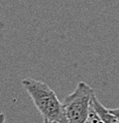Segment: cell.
<instances>
[{
    "label": "cell",
    "mask_w": 119,
    "mask_h": 123,
    "mask_svg": "<svg viewBox=\"0 0 119 123\" xmlns=\"http://www.w3.org/2000/svg\"><path fill=\"white\" fill-rule=\"evenodd\" d=\"M22 84L44 119L60 122L65 117L62 103L46 83L27 78L22 80Z\"/></svg>",
    "instance_id": "cell-1"
},
{
    "label": "cell",
    "mask_w": 119,
    "mask_h": 123,
    "mask_svg": "<svg viewBox=\"0 0 119 123\" xmlns=\"http://www.w3.org/2000/svg\"><path fill=\"white\" fill-rule=\"evenodd\" d=\"M95 92L84 81L78 82L73 93L66 96L62 103L67 123H86L88 119L91 96Z\"/></svg>",
    "instance_id": "cell-2"
},
{
    "label": "cell",
    "mask_w": 119,
    "mask_h": 123,
    "mask_svg": "<svg viewBox=\"0 0 119 123\" xmlns=\"http://www.w3.org/2000/svg\"><path fill=\"white\" fill-rule=\"evenodd\" d=\"M91 107L94 109L95 114L98 116V117L103 123H118L115 117L112 114L111 110L103 106L101 102L97 99L95 92L91 96Z\"/></svg>",
    "instance_id": "cell-3"
},
{
    "label": "cell",
    "mask_w": 119,
    "mask_h": 123,
    "mask_svg": "<svg viewBox=\"0 0 119 123\" xmlns=\"http://www.w3.org/2000/svg\"><path fill=\"white\" fill-rule=\"evenodd\" d=\"M111 112H112V114L115 117V118H116L117 122L119 123V108H117V109H112V110H111Z\"/></svg>",
    "instance_id": "cell-4"
},
{
    "label": "cell",
    "mask_w": 119,
    "mask_h": 123,
    "mask_svg": "<svg viewBox=\"0 0 119 123\" xmlns=\"http://www.w3.org/2000/svg\"><path fill=\"white\" fill-rule=\"evenodd\" d=\"M0 123H5V115L3 113L0 114Z\"/></svg>",
    "instance_id": "cell-5"
},
{
    "label": "cell",
    "mask_w": 119,
    "mask_h": 123,
    "mask_svg": "<svg viewBox=\"0 0 119 123\" xmlns=\"http://www.w3.org/2000/svg\"><path fill=\"white\" fill-rule=\"evenodd\" d=\"M44 123H60L59 121H51V120H46L44 119Z\"/></svg>",
    "instance_id": "cell-6"
},
{
    "label": "cell",
    "mask_w": 119,
    "mask_h": 123,
    "mask_svg": "<svg viewBox=\"0 0 119 123\" xmlns=\"http://www.w3.org/2000/svg\"><path fill=\"white\" fill-rule=\"evenodd\" d=\"M60 123H67V120H66V118L64 117V118H63V119H62Z\"/></svg>",
    "instance_id": "cell-7"
},
{
    "label": "cell",
    "mask_w": 119,
    "mask_h": 123,
    "mask_svg": "<svg viewBox=\"0 0 119 123\" xmlns=\"http://www.w3.org/2000/svg\"><path fill=\"white\" fill-rule=\"evenodd\" d=\"M86 123H91V122H89V121H87V122H86Z\"/></svg>",
    "instance_id": "cell-8"
},
{
    "label": "cell",
    "mask_w": 119,
    "mask_h": 123,
    "mask_svg": "<svg viewBox=\"0 0 119 123\" xmlns=\"http://www.w3.org/2000/svg\"><path fill=\"white\" fill-rule=\"evenodd\" d=\"M1 113H2V112H1V111H0V114H1Z\"/></svg>",
    "instance_id": "cell-9"
},
{
    "label": "cell",
    "mask_w": 119,
    "mask_h": 123,
    "mask_svg": "<svg viewBox=\"0 0 119 123\" xmlns=\"http://www.w3.org/2000/svg\"><path fill=\"white\" fill-rule=\"evenodd\" d=\"M31 123H34V122H31Z\"/></svg>",
    "instance_id": "cell-10"
}]
</instances>
